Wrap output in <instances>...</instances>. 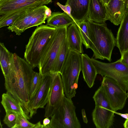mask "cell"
Masks as SVG:
<instances>
[{
	"mask_svg": "<svg viewBox=\"0 0 128 128\" xmlns=\"http://www.w3.org/2000/svg\"><path fill=\"white\" fill-rule=\"evenodd\" d=\"M32 66L16 53L13 54L8 74L4 77L7 92L16 100L27 117L31 83L35 72Z\"/></svg>",
	"mask_w": 128,
	"mask_h": 128,
	"instance_id": "obj_1",
	"label": "cell"
},
{
	"mask_svg": "<svg viewBox=\"0 0 128 128\" xmlns=\"http://www.w3.org/2000/svg\"><path fill=\"white\" fill-rule=\"evenodd\" d=\"M88 28L89 48L93 52L95 59H106L109 62L116 45V39L106 24L86 21Z\"/></svg>",
	"mask_w": 128,
	"mask_h": 128,
	"instance_id": "obj_2",
	"label": "cell"
},
{
	"mask_svg": "<svg viewBox=\"0 0 128 128\" xmlns=\"http://www.w3.org/2000/svg\"><path fill=\"white\" fill-rule=\"evenodd\" d=\"M56 28L42 25L33 32L26 45L24 59L33 68L38 67L43 52Z\"/></svg>",
	"mask_w": 128,
	"mask_h": 128,
	"instance_id": "obj_3",
	"label": "cell"
},
{
	"mask_svg": "<svg viewBox=\"0 0 128 128\" xmlns=\"http://www.w3.org/2000/svg\"><path fill=\"white\" fill-rule=\"evenodd\" d=\"M82 54L70 50L60 72L66 96H75L80 73L81 70Z\"/></svg>",
	"mask_w": 128,
	"mask_h": 128,
	"instance_id": "obj_4",
	"label": "cell"
},
{
	"mask_svg": "<svg viewBox=\"0 0 128 128\" xmlns=\"http://www.w3.org/2000/svg\"><path fill=\"white\" fill-rule=\"evenodd\" d=\"M68 27L65 26L56 28L44 49L38 66L39 72L42 76L52 73L60 46L66 38Z\"/></svg>",
	"mask_w": 128,
	"mask_h": 128,
	"instance_id": "obj_5",
	"label": "cell"
},
{
	"mask_svg": "<svg viewBox=\"0 0 128 128\" xmlns=\"http://www.w3.org/2000/svg\"><path fill=\"white\" fill-rule=\"evenodd\" d=\"M93 98L95 106L92 114L96 128H110L114 122V112L112 110L104 90L101 86L96 91Z\"/></svg>",
	"mask_w": 128,
	"mask_h": 128,
	"instance_id": "obj_6",
	"label": "cell"
},
{
	"mask_svg": "<svg viewBox=\"0 0 128 128\" xmlns=\"http://www.w3.org/2000/svg\"><path fill=\"white\" fill-rule=\"evenodd\" d=\"M71 99L65 96L56 111L51 116L49 128H80Z\"/></svg>",
	"mask_w": 128,
	"mask_h": 128,
	"instance_id": "obj_7",
	"label": "cell"
},
{
	"mask_svg": "<svg viewBox=\"0 0 128 128\" xmlns=\"http://www.w3.org/2000/svg\"><path fill=\"white\" fill-rule=\"evenodd\" d=\"M91 59L98 74L112 78L124 91H128V67L120 59L115 62L108 63L99 61L93 58Z\"/></svg>",
	"mask_w": 128,
	"mask_h": 128,
	"instance_id": "obj_8",
	"label": "cell"
},
{
	"mask_svg": "<svg viewBox=\"0 0 128 128\" xmlns=\"http://www.w3.org/2000/svg\"><path fill=\"white\" fill-rule=\"evenodd\" d=\"M101 86L108 100L112 110L114 112L123 109L128 98L124 91L114 80L104 76Z\"/></svg>",
	"mask_w": 128,
	"mask_h": 128,
	"instance_id": "obj_9",
	"label": "cell"
},
{
	"mask_svg": "<svg viewBox=\"0 0 128 128\" xmlns=\"http://www.w3.org/2000/svg\"><path fill=\"white\" fill-rule=\"evenodd\" d=\"M52 73L43 76L41 85L28 106V114L30 118L36 113L39 108H43L48 103L54 75Z\"/></svg>",
	"mask_w": 128,
	"mask_h": 128,
	"instance_id": "obj_10",
	"label": "cell"
},
{
	"mask_svg": "<svg viewBox=\"0 0 128 128\" xmlns=\"http://www.w3.org/2000/svg\"><path fill=\"white\" fill-rule=\"evenodd\" d=\"M65 96L60 74L55 73L48 101L45 108L44 117H49L54 114Z\"/></svg>",
	"mask_w": 128,
	"mask_h": 128,
	"instance_id": "obj_11",
	"label": "cell"
},
{
	"mask_svg": "<svg viewBox=\"0 0 128 128\" xmlns=\"http://www.w3.org/2000/svg\"><path fill=\"white\" fill-rule=\"evenodd\" d=\"M52 0H2L0 1V16L18 10L48 4Z\"/></svg>",
	"mask_w": 128,
	"mask_h": 128,
	"instance_id": "obj_12",
	"label": "cell"
},
{
	"mask_svg": "<svg viewBox=\"0 0 128 128\" xmlns=\"http://www.w3.org/2000/svg\"><path fill=\"white\" fill-rule=\"evenodd\" d=\"M45 6L32 8L16 20L12 24L9 26L8 29L12 32H14L16 35H20L28 28V26L34 17Z\"/></svg>",
	"mask_w": 128,
	"mask_h": 128,
	"instance_id": "obj_13",
	"label": "cell"
},
{
	"mask_svg": "<svg viewBox=\"0 0 128 128\" xmlns=\"http://www.w3.org/2000/svg\"><path fill=\"white\" fill-rule=\"evenodd\" d=\"M91 0H67L65 5L71 7V14L75 23L87 20Z\"/></svg>",
	"mask_w": 128,
	"mask_h": 128,
	"instance_id": "obj_14",
	"label": "cell"
},
{
	"mask_svg": "<svg viewBox=\"0 0 128 128\" xmlns=\"http://www.w3.org/2000/svg\"><path fill=\"white\" fill-rule=\"evenodd\" d=\"M124 0H110L105 5L108 20L115 25L120 24L125 8Z\"/></svg>",
	"mask_w": 128,
	"mask_h": 128,
	"instance_id": "obj_15",
	"label": "cell"
},
{
	"mask_svg": "<svg viewBox=\"0 0 128 128\" xmlns=\"http://www.w3.org/2000/svg\"><path fill=\"white\" fill-rule=\"evenodd\" d=\"M116 45L121 55L128 50V8L126 7L117 32Z\"/></svg>",
	"mask_w": 128,
	"mask_h": 128,
	"instance_id": "obj_16",
	"label": "cell"
},
{
	"mask_svg": "<svg viewBox=\"0 0 128 128\" xmlns=\"http://www.w3.org/2000/svg\"><path fill=\"white\" fill-rule=\"evenodd\" d=\"M107 20L105 5L100 0H91L87 20L104 24Z\"/></svg>",
	"mask_w": 128,
	"mask_h": 128,
	"instance_id": "obj_17",
	"label": "cell"
},
{
	"mask_svg": "<svg viewBox=\"0 0 128 128\" xmlns=\"http://www.w3.org/2000/svg\"><path fill=\"white\" fill-rule=\"evenodd\" d=\"M81 70L84 81L90 88L94 85L98 74L91 58L86 54H82Z\"/></svg>",
	"mask_w": 128,
	"mask_h": 128,
	"instance_id": "obj_18",
	"label": "cell"
},
{
	"mask_svg": "<svg viewBox=\"0 0 128 128\" xmlns=\"http://www.w3.org/2000/svg\"><path fill=\"white\" fill-rule=\"evenodd\" d=\"M66 38L70 50L81 54L83 52L82 39L78 28L75 22L68 27Z\"/></svg>",
	"mask_w": 128,
	"mask_h": 128,
	"instance_id": "obj_19",
	"label": "cell"
},
{
	"mask_svg": "<svg viewBox=\"0 0 128 128\" xmlns=\"http://www.w3.org/2000/svg\"><path fill=\"white\" fill-rule=\"evenodd\" d=\"M47 25L56 28L70 25L75 22L66 13L60 12H53L51 16L47 18Z\"/></svg>",
	"mask_w": 128,
	"mask_h": 128,
	"instance_id": "obj_20",
	"label": "cell"
},
{
	"mask_svg": "<svg viewBox=\"0 0 128 128\" xmlns=\"http://www.w3.org/2000/svg\"><path fill=\"white\" fill-rule=\"evenodd\" d=\"M1 103L6 112L8 111H14L18 114H22L28 119L20 103L8 92L4 93L2 94Z\"/></svg>",
	"mask_w": 128,
	"mask_h": 128,
	"instance_id": "obj_21",
	"label": "cell"
},
{
	"mask_svg": "<svg viewBox=\"0 0 128 128\" xmlns=\"http://www.w3.org/2000/svg\"><path fill=\"white\" fill-rule=\"evenodd\" d=\"M70 50L66 38L60 48L55 61L52 73H60Z\"/></svg>",
	"mask_w": 128,
	"mask_h": 128,
	"instance_id": "obj_22",
	"label": "cell"
},
{
	"mask_svg": "<svg viewBox=\"0 0 128 128\" xmlns=\"http://www.w3.org/2000/svg\"><path fill=\"white\" fill-rule=\"evenodd\" d=\"M13 54L6 48L4 43H0V64L4 77L9 73Z\"/></svg>",
	"mask_w": 128,
	"mask_h": 128,
	"instance_id": "obj_23",
	"label": "cell"
},
{
	"mask_svg": "<svg viewBox=\"0 0 128 128\" xmlns=\"http://www.w3.org/2000/svg\"><path fill=\"white\" fill-rule=\"evenodd\" d=\"M32 8L22 9L0 15V28L12 25L16 20Z\"/></svg>",
	"mask_w": 128,
	"mask_h": 128,
	"instance_id": "obj_24",
	"label": "cell"
},
{
	"mask_svg": "<svg viewBox=\"0 0 128 128\" xmlns=\"http://www.w3.org/2000/svg\"><path fill=\"white\" fill-rule=\"evenodd\" d=\"M42 78L43 76L39 72L38 73L34 72L30 86V100L34 96L40 88L41 84Z\"/></svg>",
	"mask_w": 128,
	"mask_h": 128,
	"instance_id": "obj_25",
	"label": "cell"
},
{
	"mask_svg": "<svg viewBox=\"0 0 128 128\" xmlns=\"http://www.w3.org/2000/svg\"><path fill=\"white\" fill-rule=\"evenodd\" d=\"M82 40V44L86 49L89 48L88 32L86 21L77 24Z\"/></svg>",
	"mask_w": 128,
	"mask_h": 128,
	"instance_id": "obj_26",
	"label": "cell"
},
{
	"mask_svg": "<svg viewBox=\"0 0 128 128\" xmlns=\"http://www.w3.org/2000/svg\"><path fill=\"white\" fill-rule=\"evenodd\" d=\"M47 7L45 5L43 8L34 16L29 25L28 28L34 26H38L45 23V20L47 18L45 13Z\"/></svg>",
	"mask_w": 128,
	"mask_h": 128,
	"instance_id": "obj_27",
	"label": "cell"
},
{
	"mask_svg": "<svg viewBox=\"0 0 128 128\" xmlns=\"http://www.w3.org/2000/svg\"><path fill=\"white\" fill-rule=\"evenodd\" d=\"M35 125L29 122L22 114H17L16 123L13 128H34Z\"/></svg>",
	"mask_w": 128,
	"mask_h": 128,
	"instance_id": "obj_28",
	"label": "cell"
},
{
	"mask_svg": "<svg viewBox=\"0 0 128 128\" xmlns=\"http://www.w3.org/2000/svg\"><path fill=\"white\" fill-rule=\"evenodd\" d=\"M6 112L3 122L9 128H13L16 123L18 114L12 111H8Z\"/></svg>",
	"mask_w": 128,
	"mask_h": 128,
	"instance_id": "obj_29",
	"label": "cell"
},
{
	"mask_svg": "<svg viewBox=\"0 0 128 128\" xmlns=\"http://www.w3.org/2000/svg\"><path fill=\"white\" fill-rule=\"evenodd\" d=\"M56 4L64 11V12L66 13L74 21L71 14L72 9L71 7L69 5L67 4L63 5L58 2L56 3Z\"/></svg>",
	"mask_w": 128,
	"mask_h": 128,
	"instance_id": "obj_30",
	"label": "cell"
},
{
	"mask_svg": "<svg viewBox=\"0 0 128 128\" xmlns=\"http://www.w3.org/2000/svg\"><path fill=\"white\" fill-rule=\"evenodd\" d=\"M120 59L121 61L128 67V50L121 55Z\"/></svg>",
	"mask_w": 128,
	"mask_h": 128,
	"instance_id": "obj_31",
	"label": "cell"
},
{
	"mask_svg": "<svg viewBox=\"0 0 128 128\" xmlns=\"http://www.w3.org/2000/svg\"><path fill=\"white\" fill-rule=\"evenodd\" d=\"M43 120V124L45 126V128H49V125L51 122L50 120L48 117L46 118Z\"/></svg>",
	"mask_w": 128,
	"mask_h": 128,
	"instance_id": "obj_32",
	"label": "cell"
},
{
	"mask_svg": "<svg viewBox=\"0 0 128 128\" xmlns=\"http://www.w3.org/2000/svg\"><path fill=\"white\" fill-rule=\"evenodd\" d=\"M82 113L83 122L86 124H87L88 122V120L86 116L85 111L84 109H82Z\"/></svg>",
	"mask_w": 128,
	"mask_h": 128,
	"instance_id": "obj_33",
	"label": "cell"
},
{
	"mask_svg": "<svg viewBox=\"0 0 128 128\" xmlns=\"http://www.w3.org/2000/svg\"><path fill=\"white\" fill-rule=\"evenodd\" d=\"M45 13L47 18L51 16L52 13L50 9L48 7H47Z\"/></svg>",
	"mask_w": 128,
	"mask_h": 128,
	"instance_id": "obj_34",
	"label": "cell"
},
{
	"mask_svg": "<svg viewBox=\"0 0 128 128\" xmlns=\"http://www.w3.org/2000/svg\"><path fill=\"white\" fill-rule=\"evenodd\" d=\"M45 128V126L43 124H42L40 122H39L35 124L34 128Z\"/></svg>",
	"mask_w": 128,
	"mask_h": 128,
	"instance_id": "obj_35",
	"label": "cell"
},
{
	"mask_svg": "<svg viewBox=\"0 0 128 128\" xmlns=\"http://www.w3.org/2000/svg\"><path fill=\"white\" fill-rule=\"evenodd\" d=\"M114 113L116 114H118L120 115L123 118L126 119V120H128V114L126 113L124 114H122L120 113H118L116 112H114Z\"/></svg>",
	"mask_w": 128,
	"mask_h": 128,
	"instance_id": "obj_36",
	"label": "cell"
},
{
	"mask_svg": "<svg viewBox=\"0 0 128 128\" xmlns=\"http://www.w3.org/2000/svg\"><path fill=\"white\" fill-rule=\"evenodd\" d=\"M124 127L125 128H128V120H126L123 124Z\"/></svg>",
	"mask_w": 128,
	"mask_h": 128,
	"instance_id": "obj_37",
	"label": "cell"
},
{
	"mask_svg": "<svg viewBox=\"0 0 128 128\" xmlns=\"http://www.w3.org/2000/svg\"><path fill=\"white\" fill-rule=\"evenodd\" d=\"M100 1L104 5H106L108 4L110 0H100Z\"/></svg>",
	"mask_w": 128,
	"mask_h": 128,
	"instance_id": "obj_38",
	"label": "cell"
},
{
	"mask_svg": "<svg viewBox=\"0 0 128 128\" xmlns=\"http://www.w3.org/2000/svg\"><path fill=\"white\" fill-rule=\"evenodd\" d=\"M125 7L128 8V0H126Z\"/></svg>",
	"mask_w": 128,
	"mask_h": 128,
	"instance_id": "obj_39",
	"label": "cell"
},
{
	"mask_svg": "<svg viewBox=\"0 0 128 128\" xmlns=\"http://www.w3.org/2000/svg\"><path fill=\"white\" fill-rule=\"evenodd\" d=\"M127 93V94H128V92Z\"/></svg>",
	"mask_w": 128,
	"mask_h": 128,
	"instance_id": "obj_40",
	"label": "cell"
},
{
	"mask_svg": "<svg viewBox=\"0 0 128 128\" xmlns=\"http://www.w3.org/2000/svg\"><path fill=\"white\" fill-rule=\"evenodd\" d=\"M2 0H0V1H2Z\"/></svg>",
	"mask_w": 128,
	"mask_h": 128,
	"instance_id": "obj_41",
	"label": "cell"
},
{
	"mask_svg": "<svg viewBox=\"0 0 128 128\" xmlns=\"http://www.w3.org/2000/svg\"></svg>",
	"mask_w": 128,
	"mask_h": 128,
	"instance_id": "obj_42",
	"label": "cell"
}]
</instances>
